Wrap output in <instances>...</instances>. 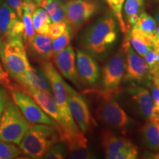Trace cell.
<instances>
[{"instance_id":"6da1fadb","label":"cell","mask_w":159,"mask_h":159,"mask_svg":"<svg viewBox=\"0 0 159 159\" xmlns=\"http://www.w3.org/2000/svg\"><path fill=\"white\" fill-rule=\"evenodd\" d=\"M57 129L50 125L31 123L19 144L20 150L30 158H43L49 149L59 142Z\"/></svg>"},{"instance_id":"7a4b0ae2","label":"cell","mask_w":159,"mask_h":159,"mask_svg":"<svg viewBox=\"0 0 159 159\" xmlns=\"http://www.w3.org/2000/svg\"><path fill=\"white\" fill-rule=\"evenodd\" d=\"M85 93L95 97L97 102L95 114L97 118L105 125L113 128L122 129L130 124V118L114 98L115 91L90 89L85 91Z\"/></svg>"},{"instance_id":"3957f363","label":"cell","mask_w":159,"mask_h":159,"mask_svg":"<svg viewBox=\"0 0 159 159\" xmlns=\"http://www.w3.org/2000/svg\"><path fill=\"white\" fill-rule=\"evenodd\" d=\"M117 40V27L115 19L105 16L95 22L83 37V44L91 54L101 56L114 44Z\"/></svg>"},{"instance_id":"277c9868","label":"cell","mask_w":159,"mask_h":159,"mask_svg":"<svg viewBox=\"0 0 159 159\" xmlns=\"http://www.w3.org/2000/svg\"><path fill=\"white\" fill-rule=\"evenodd\" d=\"M41 70L50 83L52 92L62 116V126L57 131H77L80 129L71 116L67 102V91L66 82L59 71L49 61H41Z\"/></svg>"},{"instance_id":"5b68a950","label":"cell","mask_w":159,"mask_h":159,"mask_svg":"<svg viewBox=\"0 0 159 159\" xmlns=\"http://www.w3.org/2000/svg\"><path fill=\"white\" fill-rule=\"evenodd\" d=\"M0 58L5 71L15 80L31 67L22 36L3 41L0 48Z\"/></svg>"},{"instance_id":"8992f818","label":"cell","mask_w":159,"mask_h":159,"mask_svg":"<svg viewBox=\"0 0 159 159\" xmlns=\"http://www.w3.org/2000/svg\"><path fill=\"white\" fill-rule=\"evenodd\" d=\"M30 125L13 99L7 98L0 122V140L19 145Z\"/></svg>"},{"instance_id":"52a82bcc","label":"cell","mask_w":159,"mask_h":159,"mask_svg":"<svg viewBox=\"0 0 159 159\" xmlns=\"http://www.w3.org/2000/svg\"><path fill=\"white\" fill-rule=\"evenodd\" d=\"M130 44L128 37L121 47L111 57L102 70V85L105 90L117 92L126 71V49Z\"/></svg>"},{"instance_id":"ba28073f","label":"cell","mask_w":159,"mask_h":159,"mask_svg":"<svg viewBox=\"0 0 159 159\" xmlns=\"http://www.w3.org/2000/svg\"><path fill=\"white\" fill-rule=\"evenodd\" d=\"M9 91L13 101L29 122L50 125L59 128L57 123L46 114L27 93L17 89L16 86Z\"/></svg>"},{"instance_id":"9c48e42d","label":"cell","mask_w":159,"mask_h":159,"mask_svg":"<svg viewBox=\"0 0 159 159\" xmlns=\"http://www.w3.org/2000/svg\"><path fill=\"white\" fill-rule=\"evenodd\" d=\"M66 22L71 33H75L99 10L93 0H68L64 3Z\"/></svg>"},{"instance_id":"30bf717a","label":"cell","mask_w":159,"mask_h":159,"mask_svg":"<svg viewBox=\"0 0 159 159\" xmlns=\"http://www.w3.org/2000/svg\"><path fill=\"white\" fill-rule=\"evenodd\" d=\"M67 91V102L73 119L82 132L88 133L91 131L97 123L91 116L88 103L84 97L66 83Z\"/></svg>"},{"instance_id":"8fae6325","label":"cell","mask_w":159,"mask_h":159,"mask_svg":"<svg viewBox=\"0 0 159 159\" xmlns=\"http://www.w3.org/2000/svg\"><path fill=\"white\" fill-rule=\"evenodd\" d=\"M60 141L66 147L69 158L91 159L94 158L92 152L88 147V142L84 133L77 131H60Z\"/></svg>"},{"instance_id":"7c38bea8","label":"cell","mask_w":159,"mask_h":159,"mask_svg":"<svg viewBox=\"0 0 159 159\" xmlns=\"http://www.w3.org/2000/svg\"><path fill=\"white\" fill-rule=\"evenodd\" d=\"M52 60L60 73L80 89L81 79L76 69L75 52L73 47L69 45L61 51L55 53L53 55Z\"/></svg>"},{"instance_id":"4fadbf2b","label":"cell","mask_w":159,"mask_h":159,"mask_svg":"<svg viewBox=\"0 0 159 159\" xmlns=\"http://www.w3.org/2000/svg\"><path fill=\"white\" fill-rule=\"evenodd\" d=\"M23 30L22 20L7 2H3L0 6V32L3 41L22 36Z\"/></svg>"},{"instance_id":"5bb4252c","label":"cell","mask_w":159,"mask_h":159,"mask_svg":"<svg viewBox=\"0 0 159 159\" xmlns=\"http://www.w3.org/2000/svg\"><path fill=\"white\" fill-rule=\"evenodd\" d=\"M17 89L25 91L30 96L33 97V99L46 114L57 123L59 128H61L63 123L62 116L60 113L58 107L55 102L54 97L50 92L38 90V89L30 88V87H21L19 84L18 85Z\"/></svg>"},{"instance_id":"9a60e30c","label":"cell","mask_w":159,"mask_h":159,"mask_svg":"<svg viewBox=\"0 0 159 159\" xmlns=\"http://www.w3.org/2000/svg\"><path fill=\"white\" fill-rule=\"evenodd\" d=\"M76 69L81 80L94 85L100 77V69L94 57L85 52L77 49L75 53Z\"/></svg>"},{"instance_id":"2e32d148","label":"cell","mask_w":159,"mask_h":159,"mask_svg":"<svg viewBox=\"0 0 159 159\" xmlns=\"http://www.w3.org/2000/svg\"><path fill=\"white\" fill-rule=\"evenodd\" d=\"M126 79L136 82H142L150 75L144 59L135 52L130 44L126 49Z\"/></svg>"},{"instance_id":"e0dca14e","label":"cell","mask_w":159,"mask_h":159,"mask_svg":"<svg viewBox=\"0 0 159 159\" xmlns=\"http://www.w3.org/2000/svg\"><path fill=\"white\" fill-rule=\"evenodd\" d=\"M100 140L106 158L118 151L134 145L129 139L116 136L108 129L101 131Z\"/></svg>"},{"instance_id":"ac0fdd59","label":"cell","mask_w":159,"mask_h":159,"mask_svg":"<svg viewBox=\"0 0 159 159\" xmlns=\"http://www.w3.org/2000/svg\"><path fill=\"white\" fill-rule=\"evenodd\" d=\"M129 91L136 104L139 113L146 119H150L155 104L150 91L142 86H134L129 89Z\"/></svg>"},{"instance_id":"d6986e66","label":"cell","mask_w":159,"mask_h":159,"mask_svg":"<svg viewBox=\"0 0 159 159\" xmlns=\"http://www.w3.org/2000/svg\"><path fill=\"white\" fill-rule=\"evenodd\" d=\"M16 81L21 87H30L38 90L52 92L50 83L43 73L32 66Z\"/></svg>"},{"instance_id":"ffe728a7","label":"cell","mask_w":159,"mask_h":159,"mask_svg":"<svg viewBox=\"0 0 159 159\" xmlns=\"http://www.w3.org/2000/svg\"><path fill=\"white\" fill-rule=\"evenodd\" d=\"M27 48L40 61H46L52 59V39L47 35L35 34Z\"/></svg>"},{"instance_id":"44dd1931","label":"cell","mask_w":159,"mask_h":159,"mask_svg":"<svg viewBox=\"0 0 159 159\" xmlns=\"http://www.w3.org/2000/svg\"><path fill=\"white\" fill-rule=\"evenodd\" d=\"M127 37L133 49L142 57H144L147 52L153 47V41L136 27H133Z\"/></svg>"},{"instance_id":"7402d4cb","label":"cell","mask_w":159,"mask_h":159,"mask_svg":"<svg viewBox=\"0 0 159 159\" xmlns=\"http://www.w3.org/2000/svg\"><path fill=\"white\" fill-rule=\"evenodd\" d=\"M143 142L152 150H159V122L148 119L142 128Z\"/></svg>"},{"instance_id":"603a6c76","label":"cell","mask_w":159,"mask_h":159,"mask_svg":"<svg viewBox=\"0 0 159 159\" xmlns=\"http://www.w3.org/2000/svg\"><path fill=\"white\" fill-rule=\"evenodd\" d=\"M38 6L47 11L52 23L66 21L64 3L61 0H40Z\"/></svg>"},{"instance_id":"cb8c5ba5","label":"cell","mask_w":159,"mask_h":159,"mask_svg":"<svg viewBox=\"0 0 159 159\" xmlns=\"http://www.w3.org/2000/svg\"><path fill=\"white\" fill-rule=\"evenodd\" d=\"M144 0H126L124 7V20L128 30L136 23L144 11Z\"/></svg>"},{"instance_id":"d4e9b609","label":"cell","mask_w":159,"mask_h":159,"mask_svg":"<svg viewBox=\"0 0 159 159\" xmlns=\"http://www.w3.org/2000/svg\"><path fill=\"white\" fill-rule=\"evenodd\" d=\"M133 27L140 30L143 33H144L147 36L152 39L154 42L157 25L156 20L151 16L145 12H142L139 16L136 23Z\"/></svg>"},{"instance_id":"484cf974","label":"cell","mask_w":159,"mask_h":159,"mask_svg":"<svg viewBox=\"0 0 159 159\" xmlns=\"http://www.w3.org/2000/svg\"><path fill=\"white\" fill-rule=\"evenodd\" d=\"M33 25L35 32L39 34L47 35L51 20L47 11L41 7H38L33 16Z\"/></svg>"},{"instance_id":"4316f807","label":"cell","mask_w":159,"mask_h":159,"mask_svg":"<svg viewBox=\"0 0 159 159\" xmlns=\"http://www.w3.org/2000/svg\"><path fill=\"white\" fill-rule=\"evenodd\" d=\"M105 2L116 16V19L118 20L121 30L123 33H127L128 29H127L122 14V7L125 0H105Z\"/></svg>"},{"instance_id":"83f0119b","label":"cell","mask_w":159,"mask_h":159,"mask_svg":"<svg viewBox=\"0 0 159 159\" xmlns=\"http://www.w3.org/2000/svg\"><path fill=\"white\" fill-rule=\"evenodd\" d=\"M21 20H22L24 25L22 39L25 45L28 47L35 35V30L33 25L32 16L27 14V13H23Z\"/></svg>"},{"instance_id":"f1b7e54d","label":"cell","mask_w":159,"mask_h":159,"mask_svg":"<svg viewBox=\"0 0 159 159\" xmlns=\"http://www.w3.org/2000/svg\"><path fill=\"white\" fill-rule=\"evenodd\" d=\"M22 154L20 148L14 144L0 140V159L16 158Z\"/></svg>"},{"instance_id":"f546056e","label":"cell","mask_w":159,"mask_h":159,"mask_svg":"<svg viewBox=\"0 0 159 159\" xmlns=\"http://www.w3.org/2000/svg\"><path fill=\"white\" fill-rule=\"evenodd\" d=\"M71 38V31L69 27L66 30V31L59 37L52 40V52L53 55L58 52L62 49L66 48L70 44Z\"/></svg>"},{"instance_id":"4dcf8cb0","label":"cell","mask_w":159,"mask_h":159,"mask_svg":"<svg viewBox=\"0 0 159 159\" xmlns=\"http://www.w3.org/2000/svg\"><path fill=\"white\" fill-rule=\"evenodd\" d=\"M66 144L61 141H59L57 143L51 147L49 150L44 154L43 158L47 159H62L64 158L66 153Z\"/></svg>"},{"instance_id":"1f68e13d","label":"cell","mask_w":159,"mask_h":159,"mask_svg":"<svg viewBox=\"0 0 159 159\" xmlns=\"http://www.w3.org/2000/svg\"><path fill=\"white\" fill-rule=\"evenodd\" d=\"M138 148L136 145H133L112 154L108 159H135L138 156Z\"/></svg>"},{"instance_id":"d6a6232c","label":"cell","mask_w":159,"mask_h":159,"mask_svg":"<svg viewBox=\"0 0 159 159\" xmlns=\"http://www.w3.org/2000/svg\"><path fill=\"white\" fill-rule=\"evenodd\" d=\"M67 28H68V25L66 21L50 24L47 35L52 39H55L62 35Z\"/></svg>"},{"instance_id":"836d02e7","label":"cell","mask_w":159,"mask_h":159,"mask_svg":"<svg viewBox=\"0 0 159 159\" xmlns=\"http://www.w3.org/2000/svg\"><path fill=\"white\" fill-rule=\"evenodd\" d=\"M10 75L6 71L0 63V85H3L4 87L7 88L8 90L14 88L15 85L11 82V79L9 77Z\"/></svg>"},{"instance_id":"e575fe53","label":"cell","mask_w":159,"mask_h":159,"mask_svg":"<svg viewBox=\"0 0 159 159\" xmlns=\"http://www.w3.org/2000/svg\"><path fill=\"white\" fill-rule=\"evenodd\" d=\"M6 2L16 12L20 19L23 16V0H6Z\"/></svg>"},{"instance_id":"d590c367","label":"cell","mask_w":159,"mask_h":159,"mask_svg":"<svg viewBox=\"0 0 159 159\" xmlns=\"http://www.w3.org/2000/svg\"><path fill=\"white\" fill-rule=\"evenodd\" d=\"M7 91L5 87L3 85H0V122H1L2 116V113L5 108V105L6 101L8 97H7Z\"/></svg>"},{"instance_id":"8d00e7d4","label":"cell","mask_w":159,"mask_h":159,"mask_svg":"<svg viewBox=\"0 0 159 159\" xmlns=\"http://www.w3.org/2000/svg\"><path fill=\"white\" fill-rule=\"evenodd\" d=\"M149 87L151 90V95L153 99L154 104L156 106L159 107V88L154 83H149Z\"/></svg>"},{"instance_id":"74e56055","label":"cell","mask_w":159,"mask_h":159,"mask_svg":"<svg viewBox=\"0 0 159 159\" xmlns=\"http://www.w3.org/2000/svg\"><path fill=\"white\" fill-rule=\"evenodd\" d=\"M38 7L39 6L37 5V4L34 2H23V13H27L28 15L33 16Z\"/></svg>"},{"instance_id":"f35d334b","label":"cell","mask_w":159,"mask_h":159,"mask_svg":"<svg viewBox=\"0 0 159 159\" xmlns=\"http://www.w3.org/2000/svg\"><path fill=\"white\" fill-rule=\"evenodd\" d=\"M148 158H156V159H159V152H157L156 154H150L148 155Z\"/></svg>"},{"instance_id":"ab89813d","label":"cell","mask_w":159,"mask_h":159,"mask_svg":"<svg viewBox=\"0 0 159 159\" xmlns=\"http://www.w3.org/2000/svg\"><path fill=\"white\" fill-rule=\"evenodd\" d=\"M152 81L153 83L156 84L157 86L159 88V77H152Z\"/></svg>"},{"instance_id":"60d3db41","label":"cell","mask_w":159,"mask_h":159,"mask_svg":"<svg viewBox=\"0 0 159 159\" xmlns=\"http://www.w3.org/2000/svg\"><path fill=\"white\" fill-rule=\"evenodd\" d=\"M40 0H23L24 2H34L35 4H37L38 5V3L39 2Z\"/></svg>"},{"instance_id":"b9f144b4","label":"cell","mask_w":159,"mask_h":159,"mask_svg":"<svg viewBox=\"0 0 159 159\" xmlns=\"http://www.w3.org/2000/svg\"><path fill=\"white\" fill-rule=\"evenodd\" d=\"M155 18H156V21H158L159 24V8L157 10V11H156V13H155Z\"/></svg>"},{"instance_id":"7bdbcfd3","label":"cell","mask_w":159,"mask_h":159,"mask_svg":"<svg viewBox=\"0 0 159 159\" xmlns=\"http://www.w3.org/2000/svg\"><path fill=\"white\" fill-rule=\"evenodd\" d=\"M2 43H3V40H2V38L1 32H0V48H1L2 45Z\"/></svg>"},{"instance_id":"ee69618b","label":"cell","mask_w":159,"mask_h":159,"mask_svg":"<svg viewBox=\"0 0 159 159\" xmlns=\"http://www.w3.org/2000/svg\"><path fill=\"white\" fill-rule=\"evenodd\" d=\"M4 2V0H0V6L2 5V4Z\"/></svg>"},{"instance_id":"f6af8a7d","label":"cell","mask_w":159,"mask_h":159,"mask_svg":"<svg viewBox=\"0 0 159 159\" xmlns=\"http://www.w3.org/2000/svg\"><path fill=\"white\" fill-rule=\"evenodd\" d=\"M156 1H158H158H159V0H156Z\"/></svg>"},{"instance_id":"bcb514c9","label":"cell","mask_w":159,"mask_h":159,"mask_svg":"<svg viewBox=\"0 0 159 159\" xmlns=\"http://www.w3.org/2000/svg\"><path fill=\"white\" fill-rule=\"evenodd\" d=\"M158 2H159V1H158Z\"/></svg>"},{"instance_id":"7dc6e473","label":"cell","mask_w":159,"mask_h":159,"mask_svg":"<svg viewBox=\"0 0 159 159\" xmlns=\"http://www.w3.org/2000/svg\"></svg>"}]
</instances>
